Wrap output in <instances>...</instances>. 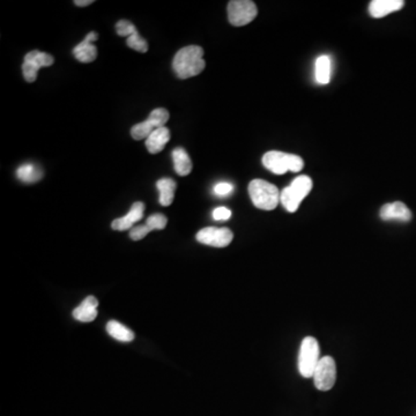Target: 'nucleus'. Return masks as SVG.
Segmentation results:
<instances>
[{
  "label": "nucleus",
  "instance_id": "nucleus-11",
  "mask_svg": "<svg viewBox=\"0 0 416 416\" xmlns=\"http://www.w3.org/2000/svg\"><path fill=\"white\" fill-rule=\"evenodd\" d=\"M380 216L384 221L408 222L412 219V212L402 201L384 205L383 207L380 208Z\"/></svg>",
  "mask_w": 416,
  "mask_h": 416
},
{
  "label": "nucleus",
  "instance_id": "nucleus-21",
  "mask_svg": "<svg viewBox=\"0 0 416 416\" xmlns=\"http://www.w3.org/2000/svg\"><path fill=\"white\" fill-rule=\"evenodd\" d=\"M73 317L82 323H91L97 317V309L81 303L73 310Z\"/></svg>",
  "mask_w": 416,
  "mask_h": 416
},
{
  "label": "nucleus",
  "instance_id": "nucleus-17",
  "mask_svg": "<svg viewBox=\"0 0 416 416\" xmlns=\"http://www.w3.org/2000/svg\"><path fill=\"white\" fill-rule=\"evenodd\" d=\"M172 160H174V168L177 175L187 176L192 170V162L187 150L178 147L172 150Z\"/></svg>",
  "mask_w": 416,
  "mask_h": 416
},
{
  "label": "nucleus",
  "instance_id": "nucleus-24",
  "mask_svg": "<svg viewBox=\"0 0 416 416\" xmlns=\"http://www.w3.org/2000/svg\"><path fill=\"white\" fill-rule=\"evenodd\" d=\"M168 220L163 214H153L150 216L146 221V226L150 227L152 230H162L165 229L167 226Z\"/></svg>",
  "mask_w": 416,
  "mask_h": 416
},
{
  "label": "nucleus",
  "instance_id": "nucleus-9",
  "mask_svg": "<svg viewBox=\"0 0 416 416\" xmlns=\"http://www.w3.org/2000/svg\"><path fill=\"white\" fill-rule=\"evenodd\" d=\"M55 62V59L51 55L45 52L33 50L28 52L25 57V62L22 65V73L26 79L27 82H35L37 79V73L41 67L51 66Z\"/></svg>",
  "mask_w": 416,
  "mask_h": 416
},
{
  "label": "nucleus",
  "instance_id": "nucleus-19",
  "mask_svg": "<svg viewBox=\"0 0 416 416\" xmlns=\"http://www.w3.org/2000/svg\"><path fill=\"white\" fill-rule=\"evenodd\" d=\"M106 331L113 339L122 343H131L132 340L135 339V333L117 321H110L106 324Z\"/></svg>",
  "mask_w": 416,
  "mask_h": 416
},
{
  "label": "nucleus",
  "instance_id": "nucleus-5",
  "mask_svg": "<svg viewBox=\"0 0 416 416\" xmlns=\"http://www.w3.org/2000/svg\"><path fill=\"white\" fill-rule=\"evenodd\" d=\"M321 348L314 336L304 338L299 353V371L304 378L314 376V370L321 361Z\"/></svg>",
  "mask_w": 416,
  "mask_h": 416
},
{
  "label": "nucleus",
  "instance_id": "nucleus-15",
  "mask_svg": "<svg viewBox=\"0 0 416 416\" xmlns=\"http://www.w3.org/2000/svg\"><path fill=\"white\" fill-rule=\"evenodd\" d=\"M170 131L168 128H157L146 139V148L150 154H157L165 150V145L170 140Z\"/></svg>",
  "mask_w": 416,
  "mask_h": 416
},
{
  "label": "nucleus",
  "instance_id": "nucleus-14",
  "mask_svg": "<svg viewBox=\"0 0 416 416\" xmlns=\"http://www.w3.org/2000/svg\"><path fill=\"white\" fill-rule=\"evenodd\" d=\"M405 6L402 0H373L369 5V13L375 19L384 18Z\"/></svg>",
  "mask_w": 416,
  "mask_h": 416
},
{
  "label": "nucleus",
  "instance_id": "nucleus-12",
  "mask_svg": "<svg viewBox=\"0 0 416 416\" xmlns=\"http://www.w3.org/2000/svg\"><path fill=\"white\" fill-rule=\"evenodd\" d=\"M97 38H99V35L95 32L88 33L87 36L84 37V40L73 49L74 57L81 62H94L97 57V49L93 42H95Z\"/></svg>",
  "mask_w": 416,
  "mask_h": 416
},
{
  "label": "nucleus",
  "instance_id": "nucleus-8",
  "mask_svg": "<svg viewBox=\"0 0 416 416\" xmlns=\"http://www.w3.org/2000/svg\"><path fill=\"white\" fill-rule=\"evenodd\" d=\"M314 386L318 390L329 391L334 386L336 380V361L331 356H324L321 358L317 368L314 370Z\"/></svg>",
  "mask_w": 416,
  "mask_h": 416
},
{
  "label": "nucleus",
  "instance_id": "nucleus-3",
  "mask_svg": "<svg viewBox=\"0 0 416 416\" xmlns=\"http://www.w3.org/2000/svg\"><path fill=\"white\" fill-rule=\"evenodd\" d=\"M314 187L312 179L307 175L299 176L280 194V203L289 213H295L304 198L310 194Z\"/></svg>",
  "mask_w": 416,
  "mask_h": 416
},
{
  "label": "nucleus",
  "instance_id": "nucleus-18",
  "mask_svg": "<svg viewBox=\"0 0 416 416\" xmlns=\"http://www.w3.org/2000/svg\"><path fill=\"white\" fill-rule=\"evenodd\" d=\"M176 182L172 178H161L157 181V189L160 194V204L162 206H170L175 197Z\"/></svg>",
  "mask_w": 416,
  "mask_h": 416
},
{
  "label": "nucleus",
  "instance_id": "nucleus-7",
  "mask_svg": "<svg viewBox=\"0 0 416 416\" xmlns=\"http://www.w3.org/2000/svg\"><path fill=\"white\" fill-rule=\"evenodd\" d=\"M168 119V110L163 109V108L153 110L146 121L135 124L131 128L132 138L135 140H143V139L146 140L155 130L163 128Z\"/></svg>",
  "mask_w": 416,
  "mask_h": 416
},
{
  "label": "nucleus",
  "instance_id": "nucleus-25",
  "mask_svg": "<svg viewBox=\"0 0 416 416\" xmlns=\"http://www.w3.org/2000/svg\"><path fill=\"white\" fill-rule=\"evenodd\" d=\"M233 191H234V185L231 183L228 182L218 183L214 189H213L214 194L221 198L228 197L229 194H231Z\"/></svg>",
  "mask_w": 416,
  "mask_h": 416
},
{
  "label": "nucleus",
  "instance_id": "nucleus-22",
  "mask_svg": "<svg viewBox=\"0 0 416 416\" xmlns=\"http://www.w3.org/2000/svg\"><path fill=\"white\" fill-rule=\"evenodd\" d=\"M126 44H128V48L133 49L135 51L145 54L148 50V43L146 40H143V37L139 35V33H135V35L128 37Z\"/></svg>",
  "mask_w": 416,
  "mask_h": 416
},
{
  "label": "nucleus",
  "instance_id": "nucleus-20",
  "mask_svg": "<svg viewBox=\"0 0 416 416\" xmlns=\"http://www.w3.org/2000/svg\"><path fill=\"white\" fill-rule=\"evenodd\" d=\"M16 177L23 183L38 182L43 177V172L34 163H25L19 167Z\"/></svg>",
  "mask_w": 416,
  "mask_h": 416
},
{
  "label": "nucleus",
  "instance_id": "nucleus-28",
  "mask_svg": "<svg viewBox=\"0 0 416 416\" xmlns=\"http://www.w3.org/2000/svg\"><path fill=\"white\" fill-rule=\"evenodd\" d=\"M81 303L88 305V307L95 308V309H97V307H99V301L94 296H88Z\"/></svg>",
  "mask_w": 416,
  "mask_h": 416
},
{
  "label": "nucleus",
  "instance_id": "nucleus-26",
  "mask_svg": "<svg viewBox=\"0 0 416 416\" xmlns=\"http://www.w3.org/2000/svg\"><path fill=\"white\" fill-rule=\"evenodd\" d=\"M150 231H153V230L150 229V227L146 226V224L145 226L135 227V228H132L130 230V238L133 241H140V240L146 238Z\"/></svg>",
  "mask_w": 416,
  "mask_h": 416
},
{
  "label": "nucleus",
  "instance_id": "nucleus-23",
  "mask_svg": "<svg viewBox=\"0 0 416 416\" xmlns=\"http://www.w3.org/2000/svg\"><path fill=\"white\" fill-rule=\"evenodd\" d=\"M116 30H117L119 36L128 37V38L132 35H135V33H138L135 25L132 22L128 21V20L118 21L117 25H116Z\"/></svg>",
  "mask_w": 416,
  "mask_h": 416
},
{
  "label": "nucleus",
  "instance_id": "nucleus-29",
  "mask_svg": "<svg viewBox=\"0 0 416 416\" xmlns=\"http://www.w3.org/2000/svg\"><path fill=\"white\" fill-rule=\"evenodd\" d=\"M93 3H94L93 0H76L74 1V4L77 5V6H81V8L88 6V5L93 4Z\"/></svg>",
  "mask_w": 416,
  "mask_h": 416
},
{
  "label": "nucleus",
  "instance_id": "nucleus-1",
  "mask_svg": "<svg viewBox=\"0 0 416 416\" xmlns=\"http://www.w3.org/2000/svg\"><path fill=\"white\" fill-rule=\"evenodd\" d=\"M203 57L204 49L199 45H189L181 49L172 60V69L177 78L189 79L199 76L206 66Z\"/></svg>",
  "mask_w": 416,
  "mask_h": 416
},
{
  "label": "nucleus",
  "instance_id": "nucleus-2",
  "mask_svg": "<svg viewBox=\"0 0 416 416\" xmlns=\"http://www.w3.org/2000/svg\"><path fill=\"white\" fill-rule=\"evenodd\" d=\"M249 194L251 198L252 204L257 208L264 211H272L277 208L280 203V194L274 184L264 181V179H253L249 184Z\"/></svg>",
  "mask_w": 416,
  "mask_h": 416
},
{
  "label": "nucleus",
  "instance_id": "nucleus-6",
  "mask_svg": "<svg viewBox=\"0 0 416 416\" xmlns=\"http://www.w3.org/2000/svg\"><path fill=\"white\" fill-rule=\"evenodd\" d=\"M257 14L258 8L251 0H231L228 4V19L233 26H246Z\"/></svg>",
  "mask_w": 416,
  "mask_h": 416
},
{
  "label": "nucleus",
  "instance_id": "nucleus-13",
  "mask_svg": "<svg viewBox=\"0 0 416 416\" xmlns=\"http://www.w3.org/2000/svg\"><path fill=\"white\" fill-rule=\"evenodd\" d=\"M143 212H145V204L141 201H137V203L132 205L131 209L126 216L119 218V219L113 220V223H111V228L113 230H118V231L132 229V227L135 222H138V221L143 219Z\"/></svg>",
  "mask_w": 416,
  "mask_h": 416
},
{
  "label": "nucleus",
  "instance_id": "nucleus-10",
  "mask_svg": "<svg viewBox=\"0 0 416 416\" xmlns=\"http://www.w3.org/2000/svg\"><path fill=\"white\" fill-rule=\"evenodd\" d=\"M197 241L201 244L209 245L214 248H224L231 243L234 235L228 228H216V227H207L198 233Z\"/></svg>",
  "mask_w": 416,
  "mask_h": 416
},
{
  "label": "nucleus",
  "instance_id": "nucleus-4",
  "mask_svg": "<svg viewBox=\"0 0 416 416\" xmlns=\"http://www.w3.org/2000/svg\"><path fill=\"white\" fill-rule=\"evenodd\" d=\"M263 165L275 175H284L287 172H301L304 167V161L295 154L270 150L264 155Z\"/></svg>",
  "mask_w": 416,
  "mask_h": 416
},
{
  "label": "nucleus",
  "instance_id": "nucleus-16",
  "mask_svg": "<svg viewBox=\"0 0 416 416\" xmlns=\"http://www.w3.org/2000/svg\"><path fill=\"white\" fill-rule=\"evenodd\" d=\"M331 74H332V60L327 55H323L318 57L314 66V76L316 81L319 84H327L331 81Z\"/></svg>",
  "mask_w": 416,
  "mask_h": 416
},
{
  "label": "nucleus",
  "instance_id": "nucleus-27",
  "mask_svg": "<svg viewBox=\"0 0 416 416\" xmlns=\"http://www.w3.org/2000/svg\"><path fill=\"white\" fill-rule=\"evenodd\" d=\"M213 219L216 221H227L231 218V211L227 207H218L213 211Z\"/></svg>",
  "mask_w": 416,
  "mask_h": 416
}]
</instances>
